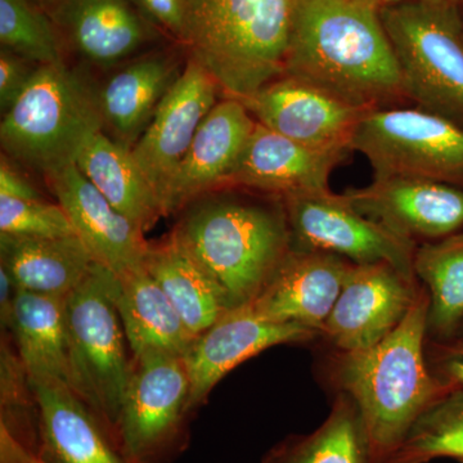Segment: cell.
<instances>
[{
    "label": "cell",
    "instance_id": "obj_1",
    "mask_svg": "<svg viewBox=\"0 0 463 463\" xmlns=\"http://www.w3.org/2000/svg\"><path fill=\"white\" fill-rule=\"evenodd\" d=\"M285 74L371 109L411 103L380 8L356 0H294Z\"/></svg>",
    "mask_w": 463,
    "mask_h": 463
},
{
    "label": "cell",
    "instance_id": "obj_2",
    "mask_svg": "<svg viewBox=\"0 0 463 463\" xmlns=\"http://www.w3.org/2000/svg\"><path fill=\"white\" fill-rule=\"evenodd\" d=\"M430 297L421 285L408 315L370 349H332L328 383L354 401L370 443L373 463H383L426 410L459 386L435 376L426 358Z\"/></svg>",
    "mask_w": 463,
    "mask_h": 463
},
{
    "label": "cell",
    "instance_id": "obj_3",
    "mask_svg": "<svg viewBox=\"0 0 463 463\" xmlns=\"http://www.w3.org/2000/svg\"><path fill=\"white\" fill-rule=\"evenodd\" d=\"M239 191L194 201L172 231L231 309L251 303L291 249L282 199Z\"/></svg>",
    "mask_w": 463,
    "mask_h": 463
},
{
    "label": "cell",
    "instance_id": "obj_4",
    "mask_svg": "<svg viewBox=\"0 0 463 463\" xmlns=\"http://www.w3.org/2000/svg\"><path fill=\"white\" fill-rule=\"evenodd\" d=\"M294 0H185L183 44L224 97L242 100L285 74Z\"/></svg>",
    "mask_w": 463,
    "mask_h": 463
},
{
    "label": "cell",
    "instance_id": "obj_5",
    "mask_svg": "<svg viewBox=\"0 0 463 463\" xmlns=\"http://www.w3.org/2000/svg\"><path fill=\"white\" fill-rule=\"evenodd\" d=\"M100 132L99 88L61 61L39 67L3 115L0 142L12 160L48 176L75 165L84 146Z\"/></svg>",
    "mask_w": 463,
    "mask_h": 463
},
{
    "label": "cell",
    "instance_id": "obj_6",
    "mask_svg": "<svg viewBox=\"0 0 463 463\" xmlns=\"http://www.w3.org/2000/svg\"><path fill=\"white\" fill-rule=\"evenodd\" d=\"M116 274L99 263L66 297L70 386L115 443L132 355L115 301Z\"/></svg>",
    "mask_w": 463,
    "mask_h": 463
},
{
    "label": "cell",
    "instance_id": "obj_7",
    "mask_svg": "<svg viewBox=\"0 0 463 463\" xmlns=\"http://www.w3.org/2000/svg\"><path fill=\"white\" fill-rule=\"evenodd\" d=\"M405 94L414 108L463 127V23L455 3L380 8Z\"/></svg>",
    "mask_w": 463,
    "mask_h": 463
},
{
    "label": "cell",
    "instance_id": "obj_8",
    "mask_svg": "<svg viewBox=\"0 0 463 463\" xmlns=\"http://www.w3.org/2000/svg\"><path fill=\"white\" fill-rule=\"evenodd\" d=\"M191 408L185 355L132 356L115 444L127 463H163L181 452Z\"/></svg>",
    "mask_w": 463,
    "mask_h": 463
},
{
    "label": "cell",
    "instance_id": "obj_9",
    "mask_svg": "<svg viewBox=\"0 0 463 463\" xmlns=\"http://www.w3.org/2000/svg\"><path fill=\"white\" fill-rule=\"evenodd\" d=\"M353 151L373 178L411 176L463 188V127L412 106L374 109L359 125Z\"/></svg>",
    "mask_w": 463,
    "mask_h": 463
},
{
    "label": "cell",
    "instance_id": "obj_10",
    "mask_svg": "<svg viewBox=\"0 0 463 463\" xmlns=\"http://www.w3.org/2000/svg\"><path fill=\"white\" fill-rule=\"evenodd\" d=\"M291 248L339 255L354 264L389 263L413 277L419 243L356 212L331 190L283 197Z\"/></svg>",
    "mask_w": 463,
    "mask_h": 463
},
{
    "label": "cell",
    "instance_id": "obj_11",
    "mask_svg": "<svg viewBox=\"0 0 463 463\" xmlns=\"http://www.w3.org/2000/svg\"><path fill=\"white\" fill-rule=\"evenodd\" d=\"M241 102L257 123L292 141L352 152L359 125L374 111L289 74L279 76Z\"/></svg>",
    "mask_w": 463,
    "mask_h": 463
},
{
    "label": "cell",
    "instance_id": "obj_12",
    "mask_svg": "<svg viewBox=\"0 0 463 463\" xmlns=\"http://www.w3.org/2000/svg\"><path fill=\"white\" fill-rule=\"evenodd\" d=\"M420 288L419 279L392 264H353L322 337L340 352L370 349L401 325Z\"/></svg>",
    "mask_w": 463,
    "mask_h": 463
},
{
    "label": "cell",
    "instance_id": "obj_13",
    "mask_svg": "<svg viewBox=\"0 0 463 463\" xmlns=\"http://www.w3.org/2000/svg\"><path fill=\"white\" fill-rule=\"evenodd\" d=\"M343 194L356 212L417 243L441 240L463 228V188L456 185L389 176Z\"/></svg>",
    "mask_w": 463,
    "mask_h": 463
},
{
    "label": "cell",
    "instance_id": "obj_14",
    "mask_svg": "<svg viewBox=\"0 0 463 463\" xmlns=\"http://www.w3.org/2000/svg\"><path fill=\"white\" fill-rule=\"evenodd\" d=\"M221 87L205 67L188 58L132 155L146 178L163 197L167 183L187 154L201 123L219 102Z\"/></svg>",
    "mask_w": 463,
    "mask_h": 463
},
{
    "label": "cell",
    "instance_id": "obj_15",
    "mask_svg": "<svg viewBox=\"0 0 463 463\" xmlns=\"http://www.w3.org/2000/svg\"><path fill=\"white\" fill-rule=\"evenodd\" d=\"M349 149L312 147L257 123L222 190H245L283 199L330 190L332 172Z\"/></svg>",
    "mask_w": 463,
    "mask_h": 463
},
{
    "label": "cell",
    "instance_id": "obj_16",
    "mask_svg": "<svg viewBox=\"0 0 463 463\" xmlns=\"http://www.w3.org/2000/svg\"><path fill=\"white\" fill-rule=\"evenodd\" d=\"M321 334L295 323L268 321L248 306L228 310L194 340L187 354L192 411L201 407L219 381L232 370L282 344L307 343Z\"/></svg>",
    "mask_w": 463,
    "mask_h": 463
},
{
    "label": "cell",
    "instance_id": "obj_17",
    "mask_svg": "<svg viewBox=\"0 0 463 463\" xmlns=\"http://www.w3.org/2000/svg\"><path fill=\"white\" fill-rule=\"evenodd\" d=\"M353 264L331 252L291 248L248 307L268 321L295 323L322 337Z\"/></svg>",
    "mask_w": 463,
    "mask_h": 463
},
{
    "label": "cell",
    "instance_id": "obj_18",
    "mask_svg": "<svg viewBox=\"0 0 463 463\" xmlns=\"http://www.w3.org/2000/svg\"><path fill=\"white\" fill-rule=\"evenodd\" d=\"M255 127L257 121L241 100H219L167 183L161 197L164 216L182 213L200 197L222 190Z\"/></svg>",
    "mask_w": 463,
    "mask_h": 463
},
{
    "label": "cell",
    "instance_id": "obj_19",
    "mask_svg": "<svg viewBox=\"0 0 463 463\" xmlns=\"http://www.w3.org/2000/svg\"><path fill=\"white\" fill-rule=\"evenodd\" d=\"M45 179L96 263L116 276L143 264L149 245L145 233L116 210L78 166H67Z\"/></svg>",
    "mask_w": 463,
    "mask_h": 463
},
{
    "label": "cell",
    "instance_id": "obj_20",
    "mask_svg": "<svg viewBox=\"0 0 463 463\" xmlns=\"http://www.w3.org/2000/svg\"><path fill=\"white\" fill-rule=\"evenodd\" d=\"M38 407L42 463H127L74 390L57 381H30Z\"/></svg>",
    "mask_w": 463,
    "mask_h": 463
},
{
    "label": "cell",
    "instance_id": "obj_21",
    "mask_svg": "<svg viewBox=\"0 0 463 463\" xmlns=\"http://www.w3.org/2000/svg\"><path fill=\"white\" fill-rule=\"evenodd\" d=\"M182 71L166 52L142 54L118 67L99 87L105 133L132 149Z\"/></svg>",
    "mask_w": 463,
    "mask_h": 463
},
{
    "label": "cell",
    "instance_id": "obj_22",
    "mask_svg": "<svg viewBox=\"0 0 463 463\" xmlns=\"http://www.w3.org/2000/svg\"><path fill=\"white\" fill-rule=\"evenodd\" d=\"M52 18L81 57L103 69L120 65L151 41L132 0H63Z\"/></svg>",
    "mask_w": 463,
    "mask_h": 463
},
{
    "label": "cell",
    "instance_id": "obj_23",
    "mask_svg": "<svg viewBox=\"0 0 463 463\" xmlns=\"http://www.w3.org/2000/svg\"><path fill=\"white\" fill-rule=\"evenodd\" d=\"M115 301L130 354H187L194 337L145 267L116 276Z\"/></svg>",
    "mask_w": 463,
    "mask_h": 463
},
{
    "label": "cell",
    "instance_id": "obj_24",
    "mask_svg": "<svg viewBox=\"0 0 463 463\" xmlns=\"http://www.w3.org/2000/svg\"><path fill=\"white\" fill-rule=\"evenodd\" d=\"M94 263L76 234L18 237L0 233V267L25 291L65 298L80 285Z\"/></svg>",
    "mask_w": 463,
    "mask_h": 463
},
{
    "label": "cell",
    "instance_id": "obj_25",
    "mask_svg": "<svg viewBox=\"0 0 463 463\" xmlns=\"http://www.w3.org/2000/svg\"><path fill=\"white\" fill-rule=\"evenodd\" d=\"M75 165L121 214L146 233L164 218L156 191L134 160L132 149L100 132L81 149Z\"/></svg>",
    "mask_w": 463,
    "mask_h": 463
},
{
    "label": "cell",
    "instance_id": "obj_26",
    "mask_svg": "<svg viewBox=\"0 0 463 463\" xmlns=\"http://www.w3.org/2000/svg\"><path fill=\"white\" fill-rule=\"evenodd\" d=\"M7 334L30 381H57L71 389L66 297L20 289Z\"/></svg>",
    "mask_w": 463,
    "mask_h": 463
},
{
    "label": "cell",
    "instance_id": "obj_27",
    "mask_svg": "<svg viewBox=\"0 0 463 463\" xmlns=\"http://www.w3.org/2000/svg\"><path fill=\"white\" fill-rule=\"evenodd\" d=\"M143 267L165 292L194 339L231 310L215 283L172 233L160 242H149Z\"/></svg>",
    "mask_w": 463,
    "mask_h": 463
},
{
    "label": "cell",
    "instance_id": "obj_28",
    "mask_svg": "<svg viewBox=\"0 0 463 463\" xmlns=\"http://www.w3.org/2000/svg\"><path fill=\"white\" fill-rule=\"evenodd\" d=\"M259 463H373L361 412L349 395L337 392L331 412L315 431L288 435Z\"/></svg>",
    "mask_w": 463,
    "mask_h": 463
},
{
    "label": "cell",
    "instance_id": "obj_29",
    "mask_svg": "<svg viewBox=\"0 0 463 463\" xmlns=\"http://www.w3.org/2000/svg\"><path fill=\"white\" fill-rule=\"evenodd\" d=\"M414 276L428 289V339H455L463 321V233L417 246Z\"/></svg>",
    "mask_w": 463,
    "mask_h": 463
},
{
    "label": "cell",
    "instance_id": "obj_30",
    "mask_svg": "<svg viewBox=\"0 0 463 463\" xmlns=\"http://www.w3.org/2000/svg\"><path fill=\"white\" fill-rule=\"evenodd\" d=\"M463 462V388L439 399L413 423L401 446L383 463Z\"/></svg>",
    "mask_w": 463,
    "mask_h": 463
},
{
    "label": "cell",
    "instance_id": "obj_31",
    "mask_svg": "<svg viewBox=\"0 0 463 463\" xmlns=\"http://www.w3.org/2000/svg\"><path fill=\"white\" fill-rule=\"evenodd\" d=\"M0 43L39 66L63 61L53 18L32 0H0Z\"/></svg>",
    "mask_w": 463,
    "mask_h": 463
},
{
    "label": "cell",
    "instance_id": "obj_32",
    "mask_svg": "<svg viewBox=\"0 0 463 463\" xmlns=\"http://www.w3.org/2000/svg\"><path fill=\"white\" fill-rule=\"evenodd\" d=\"M0 233L18 237L74 236L75 230L58 203L0 196Z\"/></svg>",
    "mask_w": 463,
    "mask_h": 463
},
{
    "label": "cell",
    "instance_id": "obj_33",
    "mask_svg": "<svg viewBox=\"0 0 463 463\" xmlns=\"http://www.w3.org/2000/svg\"><path fill=\"white\" fill-rule=\"evenodd\" d=\"M39 65L2 48L0 52V109L5 115L29 87Z\"/></svg>",
    "mask_w": 463,
    "mask_h": 463
},
{
    "label": "cell",
    "instance_id": "obj_34",
    "mask_svg": "<svg viewBox=\"0 0 463 463\" xmlns=\"http://www.w3.org/2000/svg\"><path fill=\"white\" fill-rule=\"evenodd\" d=\"M426 358L435 376L463 388V340L428 339Z\"/></svg>",
    "mask_w": 463,
    "mask_h": 463
},
{
    "label": "cell",
    "instance_id": "obj_35",
    "mask_svg": "<svg viewBox=\"0 0 463 463\" xmlns=\"http://www.w3.org/2000/svg\"><path fill=\"white\" fill-rule=\"evenodd\" d=\"M146 20L183 41L185 0H132Z\"/></svg>",
    "mask_w": 463,
    "mask_h": 463
},
{
    "label": "cell",
    "instance_id": "obj_36",
    "mask_svg": "<svg viewBox=\"0 0 463 463\" xmlns=\"http://www.w3.org/2000/svg\"><path fill=\"white\" fill-rule=\"evenodd\" d=\"M0 196L16 200H45L33 183L8 163L5 155L0 164Z\"/></svg>",
    "mask_w": 463,
    "mask_h": 463
},
{
    "label": "cell",
    "instance_id": "obj_37",
    "mask_svg": "<svg viewBox=\"0 0 463 463\" xmlns=\"http://www.w3.org/2000/svg\"><path fill=\"white\" fill-rule=\"evenodd\" d=\"M18 291L20 288H17L11 274L0 267V323L3 332H8L11 327Z\"/></svg>",
    "mask_w": 463,
    "mask_h": 463
},
{
    "label": "cell",
    "instance_id": "obj_38",
    "mask_svg": "<svg viewBox=\"0 0 463 463\" xmlns=\"http://www.w3.org/2000/svg\"><path fill=\"white\" fill-rule=\"evenodd\" d=\"M0 463H42L35 453L21 446L7 432L0 431Z\"/></svg>",
    "mask_w": 463,
    "mask_h": 463
},
{
    "label": "cell",
    "instance_id": "obj_39",
    "mask_svg": "<svg viewBox=\"0 0 463 463\" xmlns=\"http://www.w3.org/2000/svg\"><path fill=\"white\" fill-rule=\"evenodd\" d=\"M32 2L44 9V11L52 17V14H53L54 12L60 8V5H62L63 0H32Z\"/></svg>",
    "mask_w": 463,
    "mask_h": 463
},
{
    "label": "cell",
    "instance_id": "obj_40",
    "mask_svg": "<svg viewBox=\"0 0 463 463\" xmlns=\"http://www.w3.org/2000/svg\"><path fill=\"white\" fill-rule=\"evenodd\" d=\"M404 2H422L431 3V5H443V3L450 2V0H379L380 8L386 7V5H399V3Z\"/></svg>",
    "mask_w": 463,
    "mask_h": 463
},
{
    "label": "cell",
    "instance_id": "obj_41",
    "mask_svg": "<svg viewBox=\"0 0 463 463\" xmlns=\"http://www.w3.org/2000/svg\"><path fill=\"white\" fill-rule=\"evenodd\" d=\"M356 2L364 3V5H373V7L380 8L379 0H356Z\"/></svg>",
    "mask_w": 463,
    "mask_h": 463
},
{
    "label": "cell",
    "instance_id": "obj_42",
    "mask_svg": "<svg viewBox=\"0 0 463 463\" xmlns=\"http://www.w3.org/2000/svg\"><path fill=\"white\" fill-rule=\"evenodd\" d=\"M455 339L463 340V321L461 326H459L458 332H457Z\"/></svg>",
    "mask_w": 463,
    "mask_h": 463
},
{
    "label": "cell",
    "instance_id": "obj_43",
    "mask_svg": "<svg viewBox=\"0 0 463 463\" xmlns=\"http://www.w3.org/2000/svg\"><path fill=\"white\" fill-rule=\"evenodd\" d=\"M458 9H459V14H461L462 23H463V0H459L458 2Z\"/></svg>",
    "mask_w": 463,
    "mask_h": 463
},
{
    "label": "cell",
    "instance_id": "obj_44",
    "mask_svg": "<svg viewBox=\"0 0 463 463\" xmlns=\"http://www.w3.org/2000/svg\"><path fill=\"white\" fill-rule=\"evenodd\" d=\"M450 2L455 3V5H458L459 0H450Z\"/></svg>",
    "mask_w": 463,
    "mask_h": 463
}]
</instances>
